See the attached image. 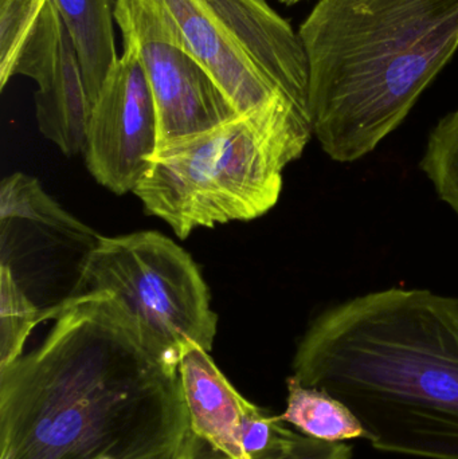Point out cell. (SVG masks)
I'll use <instances>...</instances> for the list:
<instances>
[{
  "mask_svg": "<svg viewBox=\"0 0 458 459\" xmlns=\"http://www.w3.org/2000/svg\"><path fill=\"white\" fill-rule=\"evenodd\" d=\"M42 344L0 368V459H174L179 374L105 293L58 305Z\"/></svg>",
  "mask_w": 458,
  "mask_h": 459,
  "instance_id": "obj_1",
  "label": "cell"
},
{
  "mask_svg": "<svg viewBox=\"0 0 458 459\" xmlns=\"http://www.w3.org/2000/svg\"><path fill=\"white\" fill-rule=\"evenodd\" d=\"M292 369L343 402L378 452L458 459V297L390 288L333 305Z\"/></svg>",
  "mask_w": 458,
  "mask_h": 459,
  "instance_id": "obj_2",
  "label": "cell"
},
{
  "mask_svg": "<svg viewBox=\"0 0 458 459\" xmlns=\"http://www.w3.org/2000/svg\"><path fill=\"white\" fill-rule=\"evenodd\" d=\"M314 136L354 163L413 109L458 48V0H320L298 30Z\"/></svg>",
  "mask_w": 458,
  "mask_h": 459,
  "instance_id": "obj_3",
  "label": "cell"
},
{
  "mask_svg": "<svg viewBox=\"0 0 458 459\" xmlns=\"http://www.w3.org/2000/svg\"><path fill=\"white\" fill-rule=\"evenodd\" d=\"M312 136V118L277 100L159 145L134 194L180 239L196 229L257 220L276 206L285 167Z\"/></svg>",
  "mask_w": 458,
  "mask_h": 459,
  "instance_id": "obj_4",
  "label": "cell"
},
{
  "mask_svg": "<svg viewBox=\"0 0 458 459\" xmlns=\"http://www.w3.org/2000/svg\"><path fill=\"white\" fill-rule=\"evenodd\" d=\"M152 3L238 115L285 100L312 118L303 42L266 0Z\"/></svg>",
  "mask_w": 458,
  "mask_h": 459,
  "instance_id": "obj_5",
  "label": "cell"
},
{
  "mask_svg": "<svg viewBox=\"0 0 458 459\" xmlns=\"http://www.w3.org/2000/svg\"><path fill=\"white\" fill-rule=\"evenodd\" d=\"M115 297L134 318L147 350L169 368L190 348L210 352L218 316L193 256L158 231L101 237L81 272L73 296Z\"/></svg>",
  "mask_w": 458,
  "mask_h": 459,
  "instance_id": "obj_6",
  "label": "cell"
},
{
  "mask_svg": "<svg viewBox=\"0 0 458 459\" xmlns=\"http://www.w3.org/2000/svg\"><path fill=\"white\" fill-rule=\"evenodd\" d=\"M115 21L139 51L158 112L159 145L209 131L238 115L152 0H116Z\"/></svg>",
  "mask_w": 458,
  "mask_h": 459,
  "instance_id": "obj_7",
  "label": "cell"
},
{
  "mask_svg": "<svg viewBox=\"0 0 458 459\" xmlns=\"http://www.w3.org/2000/svg\"><path fill=\"white\" fill-rule=\"evenodd\" d=\"M177 374L186 426L174 459H280L295 441L298 433L245 399L207 351L190 348Z\"/></svg>",
  "mask_w": 458,
  "mask_h": 459,
  "instance_id": "obj_8",
  "label": "cell"
},
{
  "mask_svg": "<svg viewBox=\"0 0 458 459\" xmlns=\"http://www.w3.org/2000/svg\"><path fill=\"white\" fill-rule=\"evenodd\" d=\"M124 50L102 83L86 134V167L116 195L134 193L159 148L155 100L136 45Z\"/></svg>",
  "mask_w": 458,
  "mask_h": 459,
  "instance_id": "obj_9",
  "label": "cell"
},
{
  "mask_svg": "<svg viewBox=\"0 0 458 459\" xmlns=\"http://www.w3.org/2000/svg\"><path fill=\"white\" fill-rule=\"evenodd\" d=\"M80 56L86 85L99 99L102 83L117 61L115 40L116 0H53Z\"/></svg>",
  "mask_w": 458,
  "mask_h": 459,
  "instance_id": "obj_10",
  "label": "cell"
},
{
  "mask_svg": "<svg viewBox=\"0 0 458 459\" xmlns=\"http://www.w3.org/2000/svg\"><path fill=\"white\" fill-rule=\"evenodd\" d=\"M287 407L280 420L295 426L303 436L328 444L367 441V431L362 423L335 396L320 388L301 385L293 375L287 379Z\"/></svg>",
  "mask_w": 458,
  "mask_h": 459,
  "instance_id": "obj_11",
  "label": "cell"
},
{
  "mask_svg": "<svg viewBox=\"0 0 458 459\" xmlns=\"http://www.w3.org/2000/svg\"><path fill=\"white\" fill-rule=\"evenodd\" d=\"M58 305L43 307L35 304L13 270L7 264H0V368L23 355L24 345L35 326L53 320Z\"/></svg>",
  "mask_w": 458,
  "mask_h": 459,
  "instance_id": "obj_12",
  "label": "cell"
},
{
  "mask_svg": "<svg viewBox=\"0 0 458 459\" xmlns=\"http://www.w3.org/2000/svg\"><path fill=\"white\" fill-rule=\"evenodd\" d=\"M419 167L458 218V108L430 132Z\"/></svg>",
  "mask_w": 458,
  "mask_h": 459,
  "instance_id": "obj_13",
  "label": "cell"
},
{
  "mask_svg": "<svg viewBox=\"0 0 458 459\" xmlns=\"http://www.w3.org/2000/svg\"><path fill=\"white\" fill-rule=\"evenodd\" d=\"M280 459H352L347 444H328L298 433L295 441Z\"/></svg>",
  "mask_w": 458,
  "mask_h": 459,
  "instance_id": "obj_14",
  "label": "cell"
},
{
  "mask_svg": "<svg viewBox=\"0 0 458 459\" xmlns=\"http://www.w3.org/2000/svg\"><path fill=\"white\" fill-rule=\"evenodd\" d=\"M280 2L284 3V4L287 5H293L296 4V3L303 2V0H280Z\"/></svg>",
  "mask_w": 458,
  "mask_h": 459,
  "instance_id": "obj_15",
  "label": "cell"
}]
</instances>
